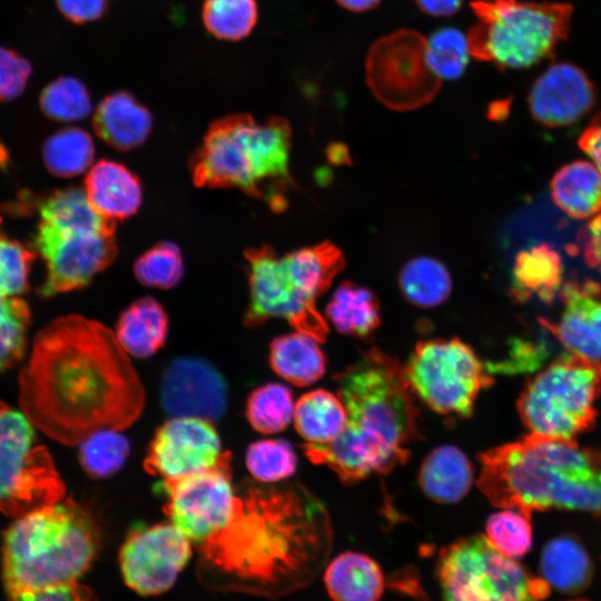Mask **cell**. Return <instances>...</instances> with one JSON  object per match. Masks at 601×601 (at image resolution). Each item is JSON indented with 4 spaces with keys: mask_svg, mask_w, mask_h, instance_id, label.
<instances>
[{
    "mask_svg": "<svg viewBox=\"0 0 601 601\" xmlns=\"http://www.w3.org/2000/svg\"><path fill=\"white\" fill-rule=\"evenodd\" d=\"M98 544L92 516L71 499L14 519L2 544L9 597L77 582L93 561Z\"/></svg>",
    "mask_w": 601,
    "mask_h": 601,
    "instance_id": "5b68a950",
    "label": "cell"
},
{
    "mask_svg": "<svg viewBox=\"0 0 601 601\" xmlns=\"http://www.w3.org/2000/svg\"><path fill=\"white\" fill-rule=\"evenodd\" d=\"M531 514L515 508H504L489 516L485 536L502 554L519 559L525 555L533 542Z\"/></svg>",
    "mask_w": 601,
    "mask_h": 601,
    "instance_id": "f35d334b",
    "label": "cell"
},
{
    "mask_svg": "<svg viewBox=\"0 0 601 601\" xmlns=\"http://www.w3.org/2000/svg\"><path fill=\"white\" fill-rule=\"evenodd\" d=\"M365 73L373 95L397 111L428 104L441 87L427 60L426 39L412 29L378 38L366 56Z\"/></svg>",
    "mask_w": 601,
    "mask_h": 601,
    "instance_id": "4fadbf2b",
    "label": "cell"
},
{
    "mask_svg": "<svg viewBox=\"0 0 601 601\" xmlns=\"http://www.w3.org/2000/svg\"><path fill=\"white\" fill-rule=\"evenodd\" d=\"M246 466L256 481L273 483L295 473L297 456L292 444L285 440H260L248 446Z\"/></svg>",
    "mask_w": 601,
    "mask_h": 601,
    "instance_id": "ab89813d",
    "label": "cell"
},
{
    "mask_svg": "<svg viewBox=\"0 0 601 601\" xmlns=\"http://www.w3.org/2000/svg\"><path fill=\"white\" fill-rule=\"evenodd\" d=\"M36 254L0 231V296L17 297L28 289Z\"/></svg>",
    "mask_w": 601,
    "mask_h": 601,
    "instance_id": "ee69618b",
    "label": "cell"
},
{
    "mask_svg": "<svg viewBox=\"0 0 601 601\" xmlns=\"http://www.w3.org/2000/svg\"><path fill=\"white\" fill-rule=\"evenodd\" d=\"M292 391L279 383L255 388L246 401V417L254 430L275 434L287 427L294 417Z\"/></svg>",
    "mask_w": 601,
    "mask_h": 601,
    "instance_id": "d590c367",
    "label": "cell"
},
{
    "mask_svg": "<svg viewBox=\"0 0 601 601\" xmlns=\"http://www.w3.org/2000/svg\"><path fill=\"white\" fill-rule=\"evenodd\" d=\"M95 156L90 135L76 127L63 128L43 144L42 159L55 176L70 178L87 170Z\"/></svg>",
    "mask_w": 601,
    "mask_h": 601,
    "instance_id": "836d02e7",
    "label": "cell"
},
{
    "mask_svg": "<svg viewBox=\"0 0 601 601\" xmlns=\"http://www.w3.org/2000/svg\"><path fill=\"white\" fill-rule=\"evenodd\" d=\"M595 102V90L587 73L570 62L551 65L533 82L528 104L532 117L545 127L577 122Z\"/></svg>",
    "mask_w": 601,
    "mask_h": 601,
    "instance_id": "d6986e66",
    "label": "cell"
},
{
    "mask_svg": "<svg viewBox=\"0 0 601 601\" xmlns=\"http://www.w3.org/2000/svg\"><path fill=\"white\" fill-rule=\"evenodd\" d=\"M417 8L434 18L450 17L457 12L463 0H414Z\"/></svg>",
    "mask_w": 601,
    "mask_h": 601,
    "instance_id": "f907efd6",
    "label": "cell"
},
{
    "mask_svg": "<svg viewBox=\"0 0 601 601\" xmlns=\"http://www.w3.org/2000/svg\"><path fill=\"white\" fill-rule=\"evenodd\" d=\"M85 191L93 208L116 223L136 214L142 198L139 179L121 164L106 159L88 171Z\"/></svg>",
    "mask_w": 601,
    "mask_h": 601,
    "instance_id": "7402d4cb",
    "label": "cell"
},
{
    "mask_svg": "<svg viewBox=\"0 0 601 601\" xmlns=\"http://www.w3.org/2000/svg\"><path fill=\"white\" fill-rule=\"evenodd\" d=\"M39 215L35 246L47 269L42 296L85 287L115 259L116 221L93 208L85 189L50 194L41 201Z\"/></svg>",
    "mask_w": 601,
    "mask_h": 601,
    "instance_id": "52a82bcc",
    "label": "cell"
},
{
    "mask_svg": "<svg viewBox=\"0 0 601 601\" xmlns=\"http://www.w3.org/2000/svg\"><path fill=\"white\" fill-rule=\"evenodd\" d=\"M477 486L500 508L601 512V452L529 434L480 455Z\"/></svg>",
    "mask_w": 601,
    "mask_h": 601,
    "instance_id": "277c9868",
    "label": "cell"
},
{
    "mask_svg": "<svg viewBox=\"0 0 601 601\" xmlns=\"http://www.w3.org/2000/svg\"><path fill=\"white\" fill-rule=\"evenodd\" d=\"M190 544L171 522L134 525L119 554L125 582L141 595L167 591L188 563Z\"/></svg>",
    "mask_w": 601,
    "mask_h": 601,
    "instance_id": "2e32d148",
    "label": "cell"
},
{
    "mask_svg": "<svg viewBox=\"0 0 601 601\" xmlns=\"http://www.w3.org/2000/svg\"><path fill=\"white\" fill-rule=\"evenodd\" d=\"M442 601H542L550 587L515 559L499 552L485 535L443 548L436 562Z\"/></svg>",
    "mask_w": 601,
    "mask_h": 601,
    "instance_id": "30bf717a",
    "label": "cell"
},
{
    "mask_svg": "<svg viewBox=\"0 0 601 601\" xmlns=\"http://www.w3.org/2000/svg\"><path fill=\"white\" fill-rule=\"evenodd\" d=\"M477 22L467 33L470 55L500 69H524L548 59L570 31L572 7L560 2L474 0Z\"/></svg>",
    "mask_w": 601,
    "mask_h": 601,
    "instance_id": "ba28073f",
    "label": "cell"
},
{
    "mask_svg": "<svg viewBox=\"0 0 601 601\" xmlns=\"http://www.w3.org/2000/svg\"><path fill=\"white\" fill-rule=\"evenodd\" d=\"M164 411L171 417L220 420L228 406V386L221 373L207 359L178 356L165 367L159 386Z\"/></svg>",
    "mask_w": 601,
    "mask_h": 601,
    "instance_id": "ac0fdd59",
    "label": "cell"
},
{
    "mask_svg": "<svg viewBox=\"0 0 601 601\" xmlns=\"http://www.w3.org/2000/svg\"><path fill=\"white\" fill-rule=\"evenodd\" d=\"M293 420L297 433L307 444H326L343 432L346 411L338 396L318 388L297 401Z\"/></svg>",
    "mask_w": 601,
    "mask_h": 601,
    "instance_id": "4dcf8cb0",
    "label": "cell"
},
{
    "mask_svg": "<svg viewBox=\"0 0 601 601\" xmlns=\"http://www.w3.org/2000/svg\"><path fill=\"white\" fill-rule=\"evenodd\" d=\"M201 20L218 40L238 41L248 37L258 21L256 0H204Z\"/></svg>",
    "mask_w": 601,
    "mask_h": 601,
    "instance_id": "e575fe53",
    "label": "cell"
},
{
    "mask_svg": "<svg viewBox=\"0 0 601 601\" xmlns=\"http://www.w3.org/2000/svg\"><path fill=\"white\" fill-rule=\"evenodd\" d=\"M578 145L601 171V111L583 129Z\"/></svg>",
    "mask_w": 601,
    "mask_h": 601,
    "instance_id": "681fc988",
    "label": "cell"
},
{
    "mask_svg": "<svg viewBox=\"0 0 601 601\" xmlns=\"http://www.w3.org/2000/svg\"><path fill=\"white\" fill-rule=\"evenodd\" d=\"M335 2L352 12H365L375 9L382 0H335Z\"/></svg>",
    "mask_w": 601,
    "mask_h": 601,
    "instance_id": "816d5d0a",
    "label": "cell"
},
{
    "mask_svg": "<svg viewBox=\"0 0 601 601\" xmlns=\"http://www.w3.org/2000/svg\"><path fill=\"white\" fill-rule=\"evenodd\" d=\"M554 204L575 219L601 213V171L594 164L577 160L562 166L552 177Z\"/></svg>",
    "mask_w": 601,
    "mask_h": 601,
    "instance_id": "484cf974",
    "label": "cell"
},
{
    "mask_svg": "<svg viewBox=\"0 0 601 601\" xmlns=\"http://www.w3.org/2000/svg\"><path fill=\"white\" fill-rule=\"evenodd\" d=\"M398 283L406 299L420 307H434L443 303L452 288L446 267L431 257L408 260L400 273Z\"/></svg>",
    "mask_w": 601,
    "mask_h": 601,
    "instance_id": "d6a6232c",
    "label": "cell"
},
{
    "mask_svg": "<svg viewBox=\"0 0 601 601\" xmlns=\"http://www.w3.org/2000/svg\"><path fill=\"white\" fill-rule=\"evenodd\" d=\"M130 453V443L120 431L101 430L79 444L78 460L83 471L93 479L117 473Z\"/></svg>",
    "mask_w": 601,
    "mask_h": 601,
    "instance_id": "8d00e7d4",
    "label": "cell"
},
{
    "mask_svg": "<svg viewBox=\"0 0 601 601\" xmlns=\"http://www.w3.org/2000/svg\"><path fill=\"white\" fill-rule=\"evenodd\" d=\"M404 373L414 395L443 415L469 417L480 392L492 384L476 354L459 338L417 343Z\"/></svg>",
    "mask_w": 601,
    "mask_h": 601,
    "instance_id": "7c38bea8",
    "label": "cell"
},
{
    "mask_svg": "<svg viewBox=\"0 0 601 601\" xmlns=\"http://www.w3.org/2000/svg\"><path fill=\"white\" fill-rule=\"evenodd\" d=\"M92 124L95 132L105 142L119 150H129L147 139L152 117L130 92L119 90L99 102Z\"/></svg>",
    "mask_w": 601,
    "mask_h": 601,
    "instance_id": "44dd1931",
    "label": "cell"
},
{
    "mask_svg": "<svg viewBox=\"0 0 601 601\" xmlns=\"http://www.w3.org/2000/svg\"><path fill=\"white\" fill-rule=\"evenodd\" d=\"M30 325L28 304L19 297L0 296V372L24 355Z\"/></svg>",
    "mask_w": 601,
    "mask_h": 601,
    "instance_id": "60d3db41",
    "label": "cell"
},
{
    "mask_svg": "<svg viewBox=\"0 0 601 601\" xmlns=\"http://www.w3.org/2000/svg\"><path fill=\"white\" fill-rule=\"evenodd\" d=\"M65 495L52 456L36 443L33 424L0 401V513L18 519Z\"/></svg>",
    "mask_w": 601,
    "mask_h": 601,
    "instance_id": "8fae6325",
    "label": "cell"
},
{
    "mask_svg": "<svg viewBox=\"0 0 601 601\" xmlns=\"http://www.w3.org/2000/svg\"><path fill=\"white\" fill-rule=\"evenodd\" d=\"M290 136V125L283 117L265 122L245 114L219 118L191 157L193 180L199 187L238 188L280 211L292 186Z\"/></svg>",
    "mask_w": 601,
    "mask_h": 601,
    "instance_id": "8992f818",
    "label": "cell"
},
{
    "mask_svg": "<svg viewBox=\"0 0 601 601\" xmlns=\"http://www.w3.org/2000/svg\"><path fill=\"white\" fill-rule=\"evenodd\" d=\"M32 73L29 60L17 51L0 46V101L22 95Z\"/></svg>",
    "mask_w": 601,
    "mask_h": 601,
    "instance_id": "f6af8a7d",
    "label": "cell"
},
{
    "mask_svg": "<svg viewBox=\"0 0 601 601\" xmlns=\"http://www.w3.org/2000/svg\"><path fill=\"white\" fill-rule=\"evenodd\" d=\"M426 56L434 73L442 80H455L466 69L470 58L467 38L452 27L441 28L426 39Z\"/></svg>",
    "mask_w": 601,
    "mask_h": 601,
    "instance_id": "b9f144b4",
    "label": "cell"
},
{
    "mask_svg": "<svg viewBox=\"0 0 601 601\" xmlns=\"http://www.w3.org/2000/svg\"><path fill=\"white\" fill-rule=\"evenodd\" d=\"M39 105L50 119L79 121L91 111V98L86 85L72 76H61L49 82L40 93Z\"/></svg>",
    "mask_w": 601,
    "mask_h": 601,
    "instance_id": "74e56055",
    "label": "cell"
},
{
    "mask_svg": "<svg viewBox=\"0 0 601 601\" xmlns=\"http://www.w3.org/2000/svg\"><path fill=\"white\" fill-rule=\"evenodd\" d=\"M324 582L333 601H378L385 588L380 564L359 552H344L326 564Z\"/></svg>",
    "mask_w": 601,
    "mask_h": 601,
    "instance_id": "603a6c76",
    "label": "cell"
},
{
    "mask_svg": "<svg viewBox=\"0 0 601 601\" xmlns=\"http://www.w3.org/2000/svg\"><path fill=\"white\" fill-rule=\"evenodd\" d=\"M325 311L339 333L356 338H368L381 323L375 294L351 282H344L335 289Z\"/></svg>",
    "mask_w": 601,
    "mask_h": 601,
    "instance_id": "f546056e",
    "label": "cell"
},
{
    "mask_svg": "<svg viewBox=\"0 0 601 601\" xmlns=\"http://www.w3.org/2000/svg\"><path fill=\"white\" fill-rule=\"evenodd\" d=\"M249 267V305L244 322L249 327L283 318L297 332L324 342L328 326L316 308V298L292 276L284 256L263 246L245 252Z\"/></svg>",
    "mask_w": 601,
    "mask_h": 601,
    "instance_id": "5bb4252c",
    "label": "cell"
},
{
    "mask_svg": "<svg viewBox=\"0 0 601 601\" xmlns=\"http://www.w3.org/2000/svg\"><path fill=\"white\" fill-rule=\"evenodd\" d=\"M156 492L167 497L165 513L197 546L218 534L228 523L235 505L231 455L205 471L173 481H159Z\"/></svg>",
    "mask_w": 601,
    "mask_h": 601,
    "instance_id": "9a60e30c",
    "label": "cell"
},
{
    "mask_svg": "<svg viewBox=\"0 0 601 601\" xmlns=\"http://www.w3.org/2000/svg\"><path fill=\"white\" fill-rule=\"evenodd\" d=\"M540 572L550 588L574 593L589 584L592 563L587 550L577 539L561 535L544 545L540 556Z\"/></svg>",
    "mask_w": 601,
    "mask_h": 601,
    "instance_id": "f1b7e54d",
    "label": "cell"
},
{
    "mask_svg": "<svg viewBox=\"0 0 601 601\" xmlns=\"http://www.w3.org/2000/svg\"><path fill=\"white\" fill-rule=\"evenodd\" d=\"M563 267L559 253L549 244L520 252L512 268L510 294L518 302L536 296L551 303L562 287Z\"/></svg>",
    "mask_w": 601,
    "mask_h": 601,
    "instance_id": "cb8c5ba5",
    "label": "cell"
},
{
    "mask_svg": "<svg viewBox=\"0 0 601 601\" xmlns=\"http://www.w3.org/2000/svg\"><path fill=\"white\" fill-rule=\"evenodd\" d=\"M167 333V314L151 297L139 298L129 305L120 315L115 332L122 348L138 358H147L158 352Z\"/></svg>",
    "mask_w": 601,
    "mask_h": 601,
    "instance_id": "4316f807",
    "label": "cell"
},
{
    "mask_svg": "<svg viewBox=\"0 0 601 601\" xmlns=\"http://www.w3.org/2000/svg\"><path fill=\"white\" fill-rule=\"evenodd\" d=\"M556 323L541 321L569 353L601 362V284L568 280L560 292Z\"/></svg>",
    "mask_w": 601,
    "mask_h": 601,
    "instance_id": "ffe728a7",
    "label": "cell"
},
{
    "mask_svg": "<svg viewBox=\"0 0 601 601\" xmlns=\"http://www.w3.org/2000/svg\"><path fill=\"white\" fill-rule=\"evenodd\" d=\"M318 341L302 332L274 338L269 346V363L273 371L285 381L308 386L325 373L326 358Z\"/></svg>",
    "mask_w": 601,
    "mask_h": 601,
    "instance_id": "83f0119b",
    "label": "cell"
},
{
    "mask_svg": "<svg viewBox=\"0 0 601 601\" xmlns=\"http://www.w3.org/2000/svg\"><path fill=\"white\" fill-rule=\"evenodd\" d=\"M18 385L21 412L48 437L68 446L97 431L131 426L146 400L116 334L76 314L38 332Z\"/></svg>",
    "mask_w": 601,
    "mask_h": 601,
    "instance_id": "6da1fadb",
    "label": "cell"
},
{
    "mask_svg": "<svg viewBox=\"0 0 601 601\" xmlns=\"http://www.w3.org/2000/svg\"><path fill=\"white\" fill-rule=\"evenodd\" d=\"M333 530L323 502L299 483L236 489L227 525L198 546L206 563L247 590L282 597L326 566Z\"/></svg>",
    "mask_w": 601,
    "mask_h": 601,
    "instance_id": "7a4b0ae2",
    "label": "cell"
},
{
    "mask_svg": "<svg viewBox=\"0 0 601 601\" xmlns=\"http://www.w3.org/2000/svg\"><path fill=\"white\" fill-rule=\"evenodd\" d=\"M134 272L146 286L171 288L178 284L184 272L180 250L170 242H161L136 260Z\"/></svg>",
    "mask_w": 601,
    "mask_h": 601,
    "instance_id": "7bdbcfd3",
    "label": "cell"
},
{
    "mask_svg": "<svg viewBox=\"0 0 601 601\" xmlns=\"http://www.w3.org/2000/svg\"><path fill=\"white\" fill-rule=\"evenodd\" d=\"M11 601H96L90 590L78 582L42 591L22 593Z\"/></svg>",
    "mask_w": 601,
    "mask_h": 601,
    "instance_id": "c3c4849f",
    "label": "cell"
},
{
    "mask_svg": "<svg viewBox=\"0 0 601 601\" xmlns=\"http://www.w3.org/2000/svg\"><path fill=\"white\" fill-rule=\"evenodd\" d=\"M60 13L76 24H83L102 18L110 0H55Z\"/></svg>",
    "mask_w": 601,
    "mask_h": 601,
    "instance_id": "7dc6e473",
    "label": "cell"
},
{
    "mask_svg": "<svg viewBox=\"0 0 601 601\" xmlns=\"http://www.w3.org/2000/svg\"><path fill=\"white\" fill-rule=\"evenodd\" d=\"M284 258L297 284L315 298L332 285L344 268L342 252L329 242L294 250Z\"/></svg>",
    "mask_w": 601,
    "mask_h": 601,
    "instance_id": "1f68e13d",
    "label": "cell"
},
{
    "mask_svg": "<svg viewBox=\"0 0 601 601\" xmlns=\"http://www.w3.org/2000/svg\"><path fill=\"white\" fill-rule=\"evenodd\" d=\"M223 453L211 422L171 417L156 430L144 467L160 481H173L215 466Z\"/></svg>",
    "mask_w": 601,
    "mask_h": 601,
    "instance_id": "e0dca14e",
    "label": "cell"
},
{
    "mask_svg": "<svg viewBox=\"0 0 601 601\" xmlns=\"http://www.w3.org/2000/svg\"><path fill=\"white\" fill-rule=\"evenodd\" d=\"M600 394L601 362L569 353L530 381L518 410L531 434L573 440L593 423Z\"/></svg>",
    "mask_w": 601,
    "mask_h": 601,
    "instance_id": "9c48e42d",
    "label": "cell"
},
{
    "mask_svg": "<svg viewBox=\"0 0 601 601\" xmlns=\"http://www.w3.org/2000/svg\"><path fill=\"white\" fill-rule=\"evenodd\" d=\"M472 465L456 446L443 445L433 450L423 461L418 483L432 500L454 503L462 500L471 489Z\"/></svg>",
    "mask_w": 601,
    "mask_h": 601,
    "instance_id": "d4e9b609",
    "label": "cell"
},
{
    "mask_svg": "<svg viewBox=\"0 0 601 601\" xmlns=\"http://www.w3.org/2000/svg\"><path fill=\"white\" fill-rule=\"evenodd\" d=\"M346 411L343 432L326 444L303 445L315 464L327 465L347 484L387 473L410 456L417 410L400 362L371 348L335 376Z\"/></svg>",
    "mask_w": 601,
    "mask_h": 601,
    "instance_id": "3957f363",
    "label": "cell"
},
{
    "mask_svg": "<svg viewBox=\"0 0 601 601\" xmlns=\"http://www.w3.org/2000/svg\"><path fill=\"white\" fill-rule=\"evenodd\" d=\"M574 248L590 268L601 273V213L580 229Z\"/></svg>",
    "mask_w": 601,
    "mask_h": 601,
    "instance_id": "bcb514c9",
    "label": "cell"
},
{
    "mask_svg": "<svg viewBox=\"0 0 601 601\" xmlns=\"http://www.w3.org/2000/svg\"><path fill=\"white\" fill-rule=\"evenodd\" d=\"M571 601H584V600H571Z\"/></svg>",
    "mask_w": 601,
    "mask_h": 601,
    "instance_id": "f5cc1de1",
    "label": "cell"
}]
</instances>
